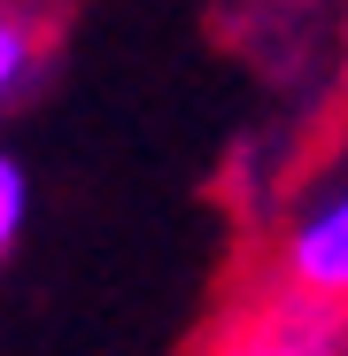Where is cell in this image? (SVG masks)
Wrapping results in <instances>:
<instances>
[{
  "label": "cell",
  "instance_id": "6da1fadb",
  "mask_svg": "<svg viewBox=\"0 0 348 356\" xmlns=\"http://www.w3.org/2000/svg\"><path fill=\"white\" fill-rule=\"evenodd\" d=\"M217 356H348V310L302 286H271L224 325Z\"/></svg>",
  "mask_w": 348,
  "mask_h": 356
},
{
  "label": "cell",
  "instance_id": "277c9868",
  "mask_svg": "<svg viewBox=\"0 0 348 356\" xmlns=\"http://www.w3.org/2000/svg\"><path fill=\"white\" fill-rule=\"evenodd\" d=\"M31 54H39V39H31V24L24 16H8L0 8V108L16 101V86L31 78Z\"/></svg>",
  "mask_w": 348,
  "mask_h": 356
},
{
  "label": "cell",
  "instance_id": "3957f363",
  "mask_svg": "<svg viewBox=\"0 0 348 356\" xmlns=\"http://www.w3.org/2000/svg\"><path fill=\"white\" fill-rule=\"evenodd\" d=\"M24 225H31V170L0 147V264H8V248L24 241Z\"/></svg>",
  "mask_w": 348,
  "mask_h": 356
},
{
  "label": "cell",
  "instance_id": "7a4b0ae2",
  "mask_svg": "<svg viewBox=\"0 0 348 356\" xmlns=\"http://www.w3.org/2000/svg\"><path fill=\"white\" fill-rule=\"evenodd\" d=\"M279 286H302L317 302L348 310V178L333 194H317L279 241Z\"/></svg>",
  "mask_w": 348,
  "mask_h": 356
}]
</instances>
